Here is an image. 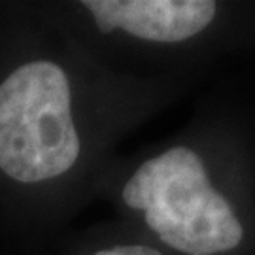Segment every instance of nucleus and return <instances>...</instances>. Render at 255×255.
I'll return each instance as SVG.
<instances>
[{
	"label": "nucleus",
	"instance_id": "nucleus-1",
	"mask_svg": "<svg viewBox=\"0 0 255 255\" xmlns=\"http://www.w3.org/2000/svg\"><path fill=\"white\" fill-rule=\"evenodd\" d=\"M121 195L155 237L183 255H221L244 240L233 204L212 185L201 155L187 146L144 161Z\"/></svg>",
	"mask_w": 255,
	"mask_h": 255
},
{
	"label": "nucleus",
	"instance_id": "nucleus-2",
	"mask_svg": "<svg viewBox=\"0 0 255 255\" xmlns=\"http://www.w3.org/2000/svg\"><path fill=\"white\" fill-rule=\"evenodd\" d=\"M80 153L64 68L46 59L17 66L0 83V170L19 183L49 182Z\"/></svg>",
	"mask_w": 255,
	"mask_h": 255
},
{
	"label": "nucleus",
	"instance_id": "nucleus-3",
	"mask_svg": "<svg viewBox=\"0 0 255 255\" xmlns=\"http://www.w3.org/2000/svg\"><path fill=\"white\" fill-rule=\"evenodd\" d=\"M82 6L102 32L121 30L155 44L199 36L218 13V4L208 0H85Z\"/></svg>",
	"mask_w": 255,
	"mask_h": 255
},
{
	"label": "nucleus",
	"instance_id": "nucleus-4",
	"mask_svg": "<svg viewBox=\"0 0 255 255\" xmlns=\"http://www.w3.org/2000/svg\"><path fill=\"white\" fill-rule=\"evenodd\" d=\"M93 255H163L159 250H155L146 244H121V246H112L106 250H99Z\"/></svg>",
	"mask_w": 255,
	"mask_h": 255
}]
</instances>
